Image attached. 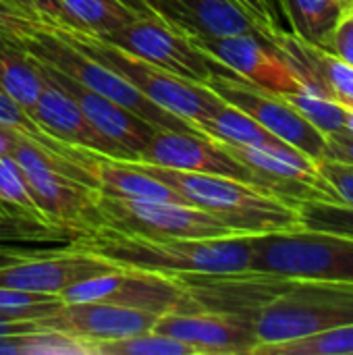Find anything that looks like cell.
Segmentation results:
<instances>
[{
    "label": "cell",
    "instance_id": "obj_1",
    "mask_svg": "<svg viewBox=\"0 0 353 355\" xmlns=\"http://www.w3.org/2000/svg\"><path fill=\"white\" fill-rule=\"evenodd\" d=\"M181 281L198 310L248 318L258 339L254 352L353 324V283L300 281L262 272L183 275Z\"/></svg>",
    "mask_w": 353,
    "mask_h": 355
},
{
    "label": "cell",
    "instance_id": "obj_2",
    "mask_svg": "<svg viewBox=\"0 0 353 355\" xmlns=\"http://www.w3.org/2000/svg\"><path fill=\"white\" fill-rule=\"evenodd\" d=\"M73 248L104 258L121 268L181 275H237L250 272L252 248L250 235H231L214 239L146 237L123 233L108 227L77 237Z\"/></svg>",
    "mask_w": 353,
    "mask_h": 355
},
{
    "label": "cell",
    "instance_id": "obj_3",
    "mask_svg": "<svg viewBox=\"0 0 353 355\" xmlns=\"http://www.w3.org/2000/svg\"><path fill=\"white\" fill-rule=\"evenodd\" d=\"M129 162L175 189L191 206L218 218L237 235H262L302 229L293 204H287L285 200L243 181L221 175L177 171L137 160Z\"/></svg>",
    "mask_w": 353,
    "mask_h": 355
},
{
    "label": "cell",
    "instance_id": "obj_4",
    "mask_svg": "<svg viewBox=\"0 0 353 355\" xmlns=\"http://www.w3.org/2000/svg\"><path fill=\"white\" fill-rule=\"evenodd\" d=\"M56 33L60 40L77 48L79 52L92 56L94 60L102 62L127 83H131L137 92H141L148 100L158 104L160 108L189 121L191 125L202 123L204 119L216 114L225 100L212 92L206 83L189 81L175 73L154 67L152 62L133 56L104 37L75 31V29H60V27H46Z\"/></svg>",
    "mask_w": 353,
    "mask_h": 355
},
{
    "label": "cell",
    "instance_id": "obj_5",
    "mask_svg": "<svg viewBox=\"0 0 353 355\" xmlns=\"http://www.w3.org/2000/svg\"><path fill=\"white\" fill-rule=\"evenodd\" d=\"M250 272L300 281L353 283V239L310 231H275L250 235Z\"/></svg>",
    "mask_w": 353,
    "mask_h": 355
},
{
    "label": "cell",
    "instance_id": "obj_6",
    "mask_svg": "<svg viewBox=\"0 0 353 355\" xmlns=\"http://www.w3.org/2000/svg\"><path fill=\"white\" fill-rule=\"evenodd\" d=\"M19 46L33 58L58 69L60 73L69 75L71 79L79 81L81 85L106 96L108 100L135 112L137 116L152 123L154 127L200 133V129L196 125L160 108L158 104L148 100L141 92H137L131 83H127L123 77H119L114 71H110L102 62L94 60L92 56L79 52L77 48H73L71 44L60 40L56 33H52L44 25L35 27L33 33H29L27 37H23L19 42Z\"/></svg>",
    "mask_w": 353,
    "mask_h": 355
},
{
    "label": "cell",
    "instance_id": "obj_7",
    "mask_svg": "<svg viewBox=\"0 0 353 355\" xmlns=\"http://www.w3.org/2000/svg\"><path fill=\"white\" fill-rule=\"evenodd\" d=\"M58 297L62 304H112L154 312L158 316L196 310V304L179 277L121 266L62 289Z\"/></svg>",
    "mask_w": 353,
    "mask_h": 355
},
{
    "label": "cell",
    "instance_id": "obj_8",
    "mask_svg": "<svg viewBox=\"0 0 353 355\" xmlns=\"http://www.w3.org/2000/svg\"><path fill=\"white\" fill-rule=\"evenodd\" d=\"M96 206L102 227L123 233L181 239H214L237 235L218 218L191 204L162 200H125L98 193Z\"/></svg>",
    "mask_w": 353,
    "mask_h": 355
},
{
    "label": "cell",
    "instance_id": "obj_9",
    "mask_svg": "<svg viewBox=\"0 0 353 355\" xmlns=\"http://www.w3.org/2000/svg\"><path fill=\"white\" fill-rule=\"evenodd\" d=\"M206 85L216 92L227 104L250 114L273 135L304 152L312 160L318 162L325 158L327 135L320 133L310 121H306L281 94L254 85L227 67H221L206 81Z\"/></svg>",
    "mask_w": 353,
    "mask_h": 355
},
{
    "label": "cell",
    "instance_id": "obj_10",
    "mask_svg": "<svg viewBox=\"0 0 353 355\" xmlns=\"http://www.w3.org/2000/svg\"><path fill=\"white\" fill-rule=\"evenodd\" d=\"M102 37L112 46L152 62L158 69L198 83H206L223 67L221 62L206 56L185 33L169 25L156 12L135 17L127 25Z\"/></svg>",
    "mask_w": 353,
    "mask_h": 355
},
{
    "label": "cell",
    "instance_id": "obj_11",
    "mask_svg": "<svg viewBox=\"0 0 353 355\" xmlns=\"http://www.w3.org/2000/svg\"><path fill=\"white\" fill-rule=\"evenodd\" d=\"M191 42L206 56L254 85L277 94H289L302 87L295 71L268 40V35L241 33L229 37H193Z\"/></svg>",
    "mask_w": 353,
    "mask_h": 355
},
{
    "label": "cell",
    "instance_id": "obj_12",
    "mask_svg": "<svg viewBox=\"0 0 353 355\" xmlns=\"http://www.w3.org/2000/svg\"><path fill=\"white\" fill-rule=\"evenodd\" d=\"M137 162L177 168V171H189V173L231 177V179H237V181H243L248 185L262 189L258 177L246 164H241L237 158L225 152L216 141H212L210 137L202 133H187V131H173V129L156 127L152 137L139 152Z\"/></svg>",
    "mask_w": 353,
    "mask_h": 355
},
{
    "label": "cell",
    "instance_id": "obj_13",
    "mask_svg": "<svg viewBox=\"0 0 353 355\" xmlns=\"http://www.w3.org/2000/svg\"><path fill=\"white\" fill-rule=\"evenodd\" d=\"M44 71L79 104L85 119L92 127L104 137L110 146L114 160H137L139 152L148 144L154 133V125L137 116L135 112L123 108L121 104L108 100L106 96L81 85L79 81L71 79L69 75L60 73L58 69L40 60Z\"/></svg>",
    "mask_w": 353,
    "mask_h": 355
},
{
    "label": "cell",
    "instance_id": "obj_14",
    "mask_svg": "<svg viewBox=\"0 0 353 355\" xmlns=\"http://www.w3.org/2000/svg\"><path fill=\"white\" fill-rule=\"evenodd\" d=\"M152 331L187 343L196 355H252L258 345L252 322L231 312H169L156 320Z\"/></svg>",
    "mask_w": 353,
    "mask_h": 355
},
{
    "label": "cell",
    "instance_id": "obj_15",
    "mask_svg": "<svg viewBox=\"0 0 353 355\" xmlns=\"http://www.w3.org/2000/svg\"><path fill=\"white\" fill-rule=\"evenodd\" d=\"M160 316L146 310H133L112 304H62L54 312L40 316L37 322L48 329L62 333L89 347L104 341H117L131 335L152 331Z\"/></svg>",
    "mask_w": 353,
    "mask_h": 355
},
{
    "label": "cell",
    "instance_id": "obj_16",
    "mask_svg": "<svg viewBox=\"0 0 353 355\" xmlns=\"http://www.w3.org/2000/svg\"><path fill=\"white\" fill-rule=\"evenodd\" d=\"M114 268L119 266L69 245L67 250L52 254L35 252L19 262L0 266V287L58 295L62 289L79 281L110 272Z\"/></svg>",
    "mask_w": 353,
    "mask_h": 355
},
{
    "label": "cell",
    "instance_id": "obj_17",
    "mask_svg": "<svg viewBox=\"0 0 353 355\" xmlns=\"http://www.w3.org/2000/svg\"><path fill=\"white\" fill-rule=\"evenodd\" d=\"M169 25L187 37H229L241 33L268 35L273 29L260 23L239 0H146Z\"/></svg>",
    "mask_w": 353,
    "mask_h": 355
},
{
    "label": "cell",
    "instance_id": "obj_18",
    "mask_svg": "<svg viewBox=\"0 0 353 355\" xmlns=\"http://www.w3.org/2000/svg\"><path fill=\"white\" fill-rule=\"evenodd\" d=\"M268 40L295 71L302 87L318 92L353 112V67L327 48L302 42L298 35L275 27Z\"/></svg>",
    "mask_w": 353,
    "mask_h": 355
},
{
    "label": "cell",
    "instance_id": "obj_19",
    "mask_svg": "<svg viewBox=\"0 0 353 355\" xmlns=\"http://www.w3.org/2000/svg\"><path fill=\"white\" fill-rule=\"evenodd\" d=\"M37 60V58H35ZM40 64V60H37ZM40 73L44 77V89L37 98V104L31 112V119L56 139H62L71 146L98 152L102 156L112 158L110 146L104 137L92 127V123L81 112L79 104L44 71L40 64Z\"/></svg>",
    "mask_w": 353,
    "mask_h": 355
},
{
    "label": "cell",
    "instance_id": "obj_20",
    "mask_svg": "<svg viewBox=\"0 0 353 355\" xmlns=\"http://www.w3.org/2000/svg\"><path fill=\"white\" fill-rule=\"evenodd\" d=\"M96 177H98V193L108 196V198L162 200V202L189 204L175 189L150 177L148 173L139 171L129 160H114V158L98 154Z\"/></svg>",
    "mask_w": 353,
    "mask_h": 355
},
{
    "label": "cell",
    "instance_id": "obj_21",
    "mask_svg": "<svg viewBox=\"0 0 353 355\" xmlns=\"http://www.w3.org/2000/svg\"><path fill=\"white\" fill-rule=\"evenodd\" d=\"M291 33L302 42L327 48L339 19L347 12L345 0H277Z\"/></svg>",
    "mask_w": 353,
    "mask_h": 355
},
{
    "label": "cell",
    "instance_id": "obj_22",
    "mask_svg": "<svg viewBox=\"0 0 353 355\" xmlns=\"http://www.w3.org/2000/svg\"><path fill=\"white\" fill-rule=\"evenodd\" d=\"M0 89L12 98L29 116L44 89L37 60L17 42L0 37Z\"/></svg>",
    "mask_w": 353,
    "mask_h": 355
},
{
    "label": "cell",
    "instance_id": "obj_23",
    "mask_svg": "<svg viewBox=\"0 0 353 355\" xmlns=\"http://www.w3.org/2000/svg\"><path fill=\"white\" fill-rule=\"evenodd\" d=\"M200 133L206 137L221 141V144H231V146H252V148H279V146H289L277 135H273L268 129H264L260 123H256L250 114L241 112L239 108L231 104H223V108L204 119L202 123L196 125ZM293 148V146H291Z\"/></svg>",
    "mask_w": 353,
    "mask_h": 355
},
{
    "label": "cell",
    "instance_id": "obj_24",
    "mask_svg": "<svg viewBox=\"0 0 353 355\" xmlns=\"http://www.w3.org/2000/svg\"><path fill=\"white\" fill-rule=\"evenodd\" d=\"M0 125L15 131L17 135L25 137L27 141L35 144L37 148L50 152V154H56V156H62V158H69L81 166H87L89 171L96 173V160H98V152H89V150H83V148H77V146H71L62 139H56L54 135L46 133L12 98H8L2 89H0Z\"/></svg>",
    "mask_w": 353,
    "mask_h": 355
},
{
    "label": "cell",
    "instance_id": "obj_25",
    "mask_svg": "<svg viewBox=\"0 0 353 355\" xmlns=\"http://www.w3.org/2000/svg\"><path fill=\"white\" fill-rule=\"evenodd\" d=\"M60 2L69 19V29L100 35V37L127 25L137 17L119 0H60Z\"/></svg>",
    "mask_w": 353,
    "mask_h": 355
},
{
    "label": "cell",
    "instance_id": "obj_26",
    "mask_svg": "<svg viewBox=\"0 0 353 355\" xmlns=\"http://www.w3.org/2000/svg\"><path fill=\"white\" fill-rule=\"evenodd\" d=\"M77 239L75 233L44 223L40 218L0 210V245L12 243H67Z\"/></svg>",
    "mask_w": 353,
    "mask_h": 355
},
{
    "label": "cell",
    "instance_id": "obj_27",
    "mask_svg": "<svg viewBox=\"0 0 353 355\" xmlns=\"http://www.w3.org/2000/svg\"><path fill=\"white\" fill-rule=\"evenodd\" d=\"M254 355H353V324L287 343L258 347Z\"/></svg>",
    "mask_w": 353,
    "mask_h": 355
},
{
    "label": "cell",
    "instance_id": "obj_28",
    "mask_svg": "<svg viewBox=\"0 0 353 355\" xmlns=\"http://www.w3.org/2000/svg\"><path fill=\"white\" fill-rule=\"evenodd\" d=\"M306 121H310L320 133L331 135L335 131L347 129L350 123V112L347 108L339 106L337 102L329 100L327 96L300 87L298 92H289V94H281Z\"/></svg>",
    "mask_w": 353,
    "mask_h": 355
},
{
    "label": "cell",
    "instance_id": "obj_29",
    "mask_svg": "<svg viewBox=\"0 0 353 355\" xmlns=\"http://www.w3.org/2000/svg\"><path fill=\"white\" fill-rule=\"evenodd\" d=\"M0 206L6 212L27 214V216L48 223L35 204V198L31 193V187H29L23 166L10 154L0 156Z\"/></svg>",
    "mask_w": 353,
    "mask_h": 355
},
{
    "label": "cell",
    "instance_id": "obj_30",
    "mask_svg": "<svg viewBox=\"0 0 353 355\" xmlns=\"http://www.w3.org/2000/svg\"><path fill=\"white\" fill-rule=\"evenodd\" d=\"M92 355H196V349L156 331H146L89 347Z\"/></svg>",
    "mask_w": 353,
    "mask_h": 355
},
{
    "label": "cell",
    "instance_id": "obj_31",
    "mask_svg": "<svg viewBox=\"0 0 353 355\" xmlns=\"http://www.w3.org/2000/svg\"><path fill=\"white\" fill-rule=\"evenodd\" d=\"M302 229L335 233L353 239V204L345 202H300L295 204Z\"/></svg>",
    "mask_w": 353,
    "mask_h": 355
},
{
    "label": "cell",
    "instance_id": "obj_32",
    "mask_svg": "<svg viewBox=\"0 0 353 355\" xmlns=\"http://www.w3.org/2000/svg\"><path fill=\"white\" fill-rule=\"evenodd\" d=\"M35 354H87L85 345L56 331L2 335L0 355H35Z\"/></svg>",
    "mask_w": 353,
    "mask_h": 355
},
{
    "label": "cell",
    "instance_id": "obj_33",
    "mask_svg": "<svg viewBox=\"0 0 353 355\" xmlns=\"http://www.w3.org/2000/svg\"><path fill=\"white\" fill-rule=\"evenodd\" d=\"M62 302L58 295H46V293H29L19 289L0 287V314L12 316V318H40L56 308H60Z\"/></svg>",
    "mask_w": 353,
    "mask_h": 355
},
{
    "label": "cell",
    "instance_id": "obj_34",
    "mask_svg": "<svg viewBox=\"0 0 353 355\" xmlns=\"http://www.w3.org/2000/svg\"><path fill=\"white\" fill-rule=\"evenodd\" d=\"M42 23L17 0H0V37L10 42H21Z\"/></svg>",
    "mask_w": 353,
    "mask_h": 355
},
{
    "label": "cell",
    "instance_id": "obj_35",
    "mask_svg": "<svg viewBox=\"0 0 353 355\" xmlns=\"http://www.w3.org/2000/svg\"><path fill=\"white\" fill-rule=\"evenodd\" d=\"M316 164H318L320 175L327 179V183L337 193L339 202L353 204V164L329 160V158H322Z\"/></svg>",
    "mask_w": 353,
    "mask_h": 355
},
{
    "label": "cell",
    "instance_id": "obj_36",
    "mask_svg": "<svg viewBox=\"0 0 353 355\" xmlns=\"http://www.w3.org/2000/svg\"><path fill=\"white\" fill-rule=\"evenodd\" d=\"M17 2L25 6L31 15H35L44 27L69 29V19L60 0H17Z\"/></svg>",
    "mask_w": 353,
    "mask_h": 355
},
{
    "label": "cell",
    "instance_id": "obj_37",
    "mask_svg": "<svg viewBox=\"0 0 353 355\" xmlns=\"http://www.w3.org/2000/svg\"><path fill=\"white\" fill-rule=\"evenodd\" d=\"M329 52L353 67V17L350 12L339 19L329 44Z\"/></svg>",
    "mask_w": 353,
    "mask_h": 355
},
{
    "label": "cell",
    "instance_id": "obj_38",
    "mask_svg": "<svg viewBox=\"0 0 353 355\" xmlns=\"http://www.w3.org/2000/svg\"><path fill=\"white\" fill-rule=\"evenodd\" d=\"M325 158L353 164V129H341L327 135V150Z\"/></svg>",
    "mask_w": 353,
    "mask_h": 355
},
{
    "label": "cell",
    "instance_id": "obj_39",
    "mask_svg": "<svg viewBox=\"0 0 353 355\" xmlns=\"http://www.w3.org/2000/svg\"><path fill=\"white\" fill-rule=\"evenodd\" d=\"M40 331H48V329H44V327L37 322V318H12V316L0 314V337H2V335L40 333Z\"/></svg>",
    "mask_w": 353,
    "mask_h": 355
},
{
    "label": "cell",
    "instance_id": "obj_40",
    "mask_svg": "<svg viewBox=\"0 0 353 355\" xmlns=\"http://www.w3.org/2000/svg\"><path fill=\"white\" fill-rule=\"evenodd\" d=\"M260 23H264L266 27H281L279 25V19H277V15L273 12V8H270V4H268V0H239Z\"/></svg>",
    "mask_w": 353,
    "mask_h": 355
},
{
    "label": "cell",
    "instance_id": "obj_41",
    "mask_svg": "<svg viewBox=\"0 0 353 355\" xmlns=\"http://www.w3.org/2000/svg\"><path fill=\"white\" fill-rule=\"evenodd\" d=\"M27 256H31V252H23V250L10 248V245H0V266L19 262V260L27 258Z\"/></svg>",
    "mask_w": 353,
    "mask_h": 355
},
{
    "label": "cell",
    "instance_id": "obj_42",
    "mask_svg": "<svg viewBox=\"0 0 353 355\" xmlns=\"http://www.w3.org/2000/svg\"><path fill=\"white\" fill-rule=\"evenodd\" d=\"M15 137H17L15 131H10V129H6V127L0 125V156H4V154L10 152V146H12Z\"/></svg>",
    "mask_w": 353,
    "mask_h": 355
},
{
    "label": "cell",
    "instance_id": "obj_43",
    "mask_svg": "<svg viewBox=\"0 0 353 355\" xmlns=\"http://www.w3.org/2000/svg\"><path fill=\"white\" fill-rule=\"evenodd\" d=\"M121 4H125L129 10H133L137 17H141V15H152L154 10L148 6V2L146 0H119Z\"/></svg>",
    "mask_w": 353,
    "mask_h": 355
},
{
    "label": "cell",
    "instance_id": "obj_44",
    "mask_svg": "<svg viewBox=\"0 0 353 355\" xmlns=\"http://www.w3.org/2000/svg\"><path fill=\"white\" fill-rule=\"evenodd\" d=\"M268 4H270V8H273V12L277 15V19H279V23H281V8H279V2H277V0H268Z\"/></svg>",
    "mask_w": 353,
    "mask_h": 355
},
{
    "label": "cell",
    "instance_id": "obj_45",
    "mask_svg": "<svg viewBox=\"0 0 353 355\" xmlns=\"http://www.w3.org/2000/svg\"><path fill=\"white\" fill-rule=\"evenodd\" d=\"M345 4H347V8H350V6L353 4V0H345Z\"/></svg>",
    "mask_w": 353,
    "mask_h": 355
},
{
    "label": "cell",
    "instance_id": "obj_46",
    "mask_svg": "<svg viewBox=\"0 0 353 355\" xmlns=\"http://www.w3.org/2000/svg\"><path fill=\"white\" fill-rule=\"evenodd\" d=\"M347 12H350V15H352V17H353V4H352V6H350V8H347Z\"/></svg>",
    "mask_w": 353,
    "mask_h": 355
},
{
    "label": "cell",
    "instance_id": "obj_47",
    "mask_svg": "<svg viewBox=\"0 0 353 355\" xmlns=\"http://www.w3.org/2000/svg\"><path fill=\"white\" fill-rule=\"evenodd\" d=\"M0 210H4V208H2V206H0Z\"/></svg>",
    "mask_w": 353,
    "mask_h": 355
}]
</instances>
